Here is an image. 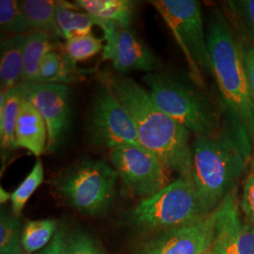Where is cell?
Instances as JSON below:
<instances>
[{
  "mask_svg": "<svg viewBox=\"0 0 254 254\" xmlns=\"http://www.w3.org/2000/svg\"><path fill=\"white\" fill-rule=\"evenodd\" d=\"M216 211L215 236L207 250L202 254H236V242L242 228L236 188L220 202Z\"/></svg>",
  "mask_w": 254,
  "mask_h": 254,
  "instance_id": "obj_13",
  "label": "cell"
},
{
  "mask_svg": "<svg viewBox=\"0 0 254 254\" xmlns=\"http://www.w3.org/2000/svg\"><path fill=\"white\" fill-rule=\"evenodd\" d=\"M150 3L162 16L180 46L190 69L191 79L203 89L202 74L211 73V68L200 2L155 0Z\"/></svg>",
  "mask_w": 254,
  "mask_h": 254,
  "instance_id": "obj_7",
  "label": "cell"
},
{
  "mask_svg": "<svg viewBox=\"0 0 254 254\" xmlns=\"http://www.w3.org/2000/svg\"><path fill=\"white\" fill-rule=\"evenodd\" d=\"M64 254H106L97 240L89 233L75 230L67 234Z\"/></svg>",
  "mask_w": 254,
  "mask_h": 254,
  "instance_id": "obj_27",
  "label": "cell"
},
{
  "mask_svg": "<svg viewBox=\"0 0 254 254\" xmlns=\"http://www.w3.org/2000/svg\"><path fill=\"white\" fill-rule=\"evenodd\" d=\"M87 129L91 143L96 147L111 150L127 143L140 145L133 120L103 79L94 95Z\"/></svg>",
  "mask_w": 254,
  "mask_h": 254,
  "instance_id": "obj_9",
  "label": "cell"
},
{
  "mask_svg": "<svg viewBox=\"0 0 254 254\" xmlns=\"http://www.w3.org/2000/svg\"><path fill=\"white\" fill-rule=\"evenodd\" d=\"M20 4L32 30L45 32L57 39L63 38L56 20L58 1L24 0Z\"/></svg>",
  "mask_w": 254,
  "mask_h": 254,
  "instance_id": "obj_20",
  "label": "cell"
},
{
  "mask_svg": "<svg viewBox=\"0 0 254 254\" xmlns=\"http://www.w3.org/2000/svg\"><path fill=\"white\" fill-rule=\"evenodd\" d=\"M22 100L23 98L18 85L9 90L1 91L0 141L2 154H7L17 148L15 128Z\"/></svg>",
  "mask_w": 254,
  "mask_h": 254,
  "instance_id": "obj_18",
  "label": "cell"
},
{
  "mask_svg": "<svg viewBox=\"0 0 254 254\" xmlns=\"http://www.w3.org/2000/svg\"><path fill=\"white\" fill-rule=\"evenodd\" d=\"M66 236H67V233L64 228L61 227L58 229L50 243L46 246L45 249L33 254H64Z\"/></svg>",
  "mask_w": 254,
  "mask_h": 254,
  "instance_id": "obj_32",
  "label": "cell"
},
{
  "mask_svg": "<svg viewBox=\"0 0 254 254\" xmlns=\"http://www.w3.org/2000/svg\"><path fill=\"white\" fill-rule=\"evenodd\" d=\"M15 140L17 148L27 149L36 156L46 152L47 128L45 120L38 109L24 98L19 110Z\"/></svg>",
  "mask_w": 254,
  "mask_h": 254,
  "instance_id": "obj_14",
  "label": "cell"
},
{
  "mask_svg": "<svg viewBox=\"0 0 254 254\" xmlns=\"http://www.w3.org/2000/svg\"><path fill=\"white\" fill-rule=\"evenodd\" d=\"M57 38L38 30H30L26 34L24 46V67L22 81L33 82L44 57L56 50Z\"/></svg>",
  "mask_w": 254,
  "mask_h": 254,
  "instance_id": "obj_19",
  "label": "cell"
},
{
  "mask_svg": "<svg viewBox=\"0 0 254 254\" xmlns=\"http://www.w3.org/2000/svg\"><path fill=\"white\" fill-rule=\"evenodd\" d=\"M217 211L196 221L163 230L146 240L139 254H202L215 236Z\"/></svg>",
  "mask_w": 254,
  "mask_h": 254,
  "instance_id": "obj_12",
  "label": "cell"
},
{
  "mask_svg": "<svg viewBox=\"0 0 254 254\" xmlns=\"http://www.w3.org/2000/svg\"><path fill=\"white\" fill-rule=\"evenodd\" d=\"M133 120L140 145L161 159L171 172L192 181L191 133L169 117L148 91L131 77H103Z\"/></svg>",
  "mask_w": 254,
  "mask_h": 254,
  "instance_id": "obj_1",
  "label": "cell"
},
{
  "mask_svg": "<svg viewBox=\"0 0 254 254\" xmlns=\"http://www.w3.org/2000/svg\"><path fill=\"white\" fill-rule=\"evenodd\" d=\"M227 6L254 45V0H232L228 1Z\"/></svg>",
  "mask_w": 254,
  "mask_h": 254,
  "instance_id": "obj_28",
  "label": "cell"
},
{
  "mask_svg": "<svg viewBox=\"0 0 254 254\" xmlns=\"http://www.w3.org/2000/svg\"><path fill=\"white\" fill-rule=\"evenodd\" d=\"M109 158L123 186L141 200L153 197L172 183L168 167L141 145L117 146L110 150Z\"/></svg>",
  "mask_w": 254,
  "mask_h": 254,
  "instance_id": "obj_8",
  "label": "cell"
},
{
  "mask_svg": "<svg viewBox=\"0 0 254 254\" xmlns=\"http://www.w3.org/2000/svg\"><path fill=\"white\" fill-rule=\"evenodd\" d=\"M22 222L15 215L1 212L0 254H24L22 247Z\"/></svg>",
  "mask_w": 254,
  "mask_h": 254,
  "instance_id": "obj_23",
  "label": "cell"
},
{
  "mask_svg": "<svg viewBox=\"0 0 254 254\" xmlns=\"http://www.w3.org/2000/svg\"></svg>",
  "mask_w": 254,
  "mask_h": 254,
  "instance_id": "obj_34",
  "label": "cell"
},
{
  "mask_svg": "<svg viewBox=\"0 0 254 254\" xmlns=\"http://www.w3.org/2000/svg\"><path fill=\"white\" fill-rule=\"evenodd\" d=\"M10 199H11V194L6 190H4L3 188H1L0 189V200H1V202L2 203L6 202L7 200H10Z\"/></svg>",
  "mask_w": 254,
  "mask_h": 254,
  "instance_id": "obj_33",
  "label": "cell"
},
{
  "mask_svg": "<svg viewBox=\"0 0 254 254\" xmlns=\"http://www.w3.org/2000/svg\"><path fill=\"white\" fill-rule=\"evenodd\" d=\"M74 5L92 17L116 23L120 27L130 28L136 2L130 0H77Z\"/></svg>",
  "mask_w": 254,
  "mask_h": 254,
  "instance_id": "obj_17",
  "label": "cell"
},
{
  "mask_svg": "<svg viewBox=\"0 0 254 254\" xmlns=\"http://www.w3.org/2000/svg\"><path fill=\"white\" fill-rule=\"evenodd\" d=\"M251 146L252 152L250 157V167L243 187L241 208L250 221V224L254 226V141L251 143Z\"/></svg>",
  "mask_w": 254,
  "mask_h": 254,
  "instance_id": "obj_29",
  "label": "cell"
},
{
  "mask_svg": "<svg viewBox=\"0 0 254 254\" xmlns=\"http://www.w3.org/2000/svg\"><path fill=\"white\" fill-rule=\"evenodd\" d=\"M211 73L224 105L254 141V105L249 90L243 57V40L236 36L227 18L215 10L206 30Z\"/></svg>",
  "mask_w": 254,
  "mask_h": 254,
  "instance_id": "obj_2",
  "label": "cell"
},
{
  "mask_svg": "<svg viewBox=\"0 0 254 254\" xmlns=\"http://www.w3.org/2000/svg\"><path fill=\"white\" fill-rule=\"evenodd\" d=\"M25 42L26 34L11 35L1 42V91H6L10 88H13L22 81Z\"/></svg>",
  "mask_w": 254,
  "mask_h": 254,
  "instance_id": "obj_15",
  "label": "cell"
},
{
  "mask_svg": "<svg viewBox=\"0 0 254 254\" xmlns=\"http://www.w3.org/2000/svg\"><path fill=\"white\" fill-rule=\"evenodd\" d=\"M227 132L195 136L191 142L192 182L208 213L236 188L251 157Z\"/></svg>",
  "mask_w": 254,
  "mask_h": 254,
  "instance_id": "obj_3",
  "label": "cell"
},
{
  "mask_svg": "<svg viewBox=\"0 0 254 254\" xmlns=\"http://www.w3.org/2000/svg\"><path fill=\"white\" fill-rule=\"evenodd\" d=\"M189 179L179 177L153 197L136 205L133 220L145 230H166L196 221L208 215Z\"/></svg>",
  "mask_w": 254,
  "mask_h": 254,
  "instance_id": "obj_6",
  "label": "cell"
},
{
  "mask_svg": "<svg viewBox=\"0 0 254 254\" xmlns=\"http://www.w3.org/2000/svg\"><path fill=\"white\" fill-rule=\"evenodd\" d=\"M103 38L98 39L92 34L74 37L66 41L65 53L74 63L83 62L103 52Z\"/></svg>",
  "mask_w": 254,
  "mask_h": 254,
  "instance_id": "obj_26",
  "label": "cell"
},
{
  "mask_svg": "<svg viewBox=\"0 0 254 254\" xmlns=\"http://www.w3.org/2000/svg\"><path fill=\"white\" fill-rule=\"evenodd\" d=\"M0 26L2 30L12 35H25L31 28L22 9L20 1H0Z\"/></svg>",
  "mask_w": 254,
  "mask_h": 254,
  "instance_id": "obj_25",
  "label": "cell"
},
{
  "mask_svg": "<svg viewBox=\"0 0 254 254\" xmlns=\"http://www.w3.org/2000/svg\"><path fill=\"white\" fill-rule=\"evenodd\" d=\"M142 81L154 104L194 136H214L219 132L216 109L193 80L157 71L146 73Z\"/></svg>",
  "mask_w": 254,
  "mask_h": 254,
  "instance_id": "obj_4",
  "label": "cell"
},
{
  "mask_svg": "<svg viewBox=\"0 0 254 254\" xmlns=\"http://www.w3.org/2000/svg\"><path fill=\"white\" fill-rule=\"evenodd\" d=\"M57 220L28 221L23 229L22 247L26 254H36L50 243L57 232Z\"/></svg>",
  "mask_w": 254,
  "mask_h": 254,
  "instance_id": "obj_22",
  "label": "cell"
},
{
  "mask_svg": "<svg viewBox=\"0 0 254 254\" xmlns=\"http://www.w3.org/2000/svg\"><path fill=\"white\" fill-rule=\"evenodd\" d=\"M243 57L248 77L249 90L254 105V45L243 41Z\"/></svg>",
  "mask_w": 254,
  "mask_h": 254,
  "instance_id": "obj_31",
  "label": "cell"
},
{
  "mask_svg": "<svg viewBox=\"0 0 254 254\" xmlns=\"http://www.w3.org/2000/svg\"><path fill=\"white\" fill-rule=\"evenodd\" d=\"M236 254H254V225H242L236 242Z\"/></svg>",
  "mask_w": 254,
  "mask_h": 254,
  "instance_id": "obj_30",
  "label": "cell"
},
{
  "mask_svg": "<svg viewBox=\"0 0 254 254\" xmlns=\"http://www.w3.org/2000/svg\"><path fill=\"white\" fill-rule=\"evenodd\" d=\"M66 53L53 50L42 60L36 78L33 82L70 85L78 81L86 70L76 66Z\"/></svg>",
  "mask_w": 254,
  "mask_h": 254,
  "instance_id": "obj_16",
  "label": "cell"
},
{
  "mask_svg": "<svg viewBox=\"0 0 254 254\" xmlns=\"http://www.w3.org/2000/svg\"><path fill=\"white\" fill-rule=\"evenodd\" d=\"M92 19L94 25L102 29L103 40L106 42L102 52L103 61H110L117 73L123 75L134 71L147 73L160 71L161 62L134 28H124L111 21Z\"/></svg>",
  "mask_w": 254,
  "mask_h": 254,
  "instance_id": "obj_10",
  "label": "cell"
},
{
  "mask_svg": "<svg viewBox=\"0 0 254 254\" xmlns=\"http://www.w3.org/2000/svg\"><path fill=\"white\" fill-rule=\"evenodd\" d=\"M56 20L63 38L70 40L74 37L91 34L93 19L87 12H81L74 4L59 2L56 9Z\"/></svg>",
  "mask_w": 254,
  "mask_h": 254,
  "instance_id": "obj_21",
  "label": "cell"
},
{
  "mask_svg": "<svg viewBox=\"0 0 254 254\" xmlns=\"http://www.w3.org/2000/svg\"><path fill=\"white\" fill-rule=\"evenodd\" d=\"M118 177L115 169L105 160L84 158L59 176L55 188L78 212L95 216L112 204Z\"/></svg>",
  "mask_w": 254,
  "mask_h": 254,
  "instance_id": "obj_5",
  "label": "cell"
},
{
  "mask_svg": "<svg viewBox=\"0 0 254 254\" xmlns=\"http://www.w3.org/2000/svg\"><path fill=\"white\" fill-rule=\"evenodd\" d=\"M22 97L30 102L45 120L47 128L46 152L63 144L71 122V88L65 84L21 82Z\"/></svg>",
  "mask_w": 254,
  "mask_h": 254,
  "instance_id": "obj_11",
  "label": "cell"
},
{
  "mask_svg": "<svg viewBox=\"0 0 254 254\" xmlns=\"http://www.w3.org/2000/svg\"><path fill=\"white\" fill-rule=\"evenodd\" d=\"M45 179V172L42 160L38 159L30 173L26 179L19 185L18 188L11 193V208L12 214L20 217L27 200L37 189L43 184Z\"/></svg>",
  "mask_w": 254,
  "mask_h": 254,
  "instance_id": "obj_24",
  "label": "cell"
}]
</instances>
